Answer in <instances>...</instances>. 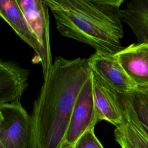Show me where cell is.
I'll list each match as a JSON object with an SVG mask.
<instances>
[{"instance_id":"cell-1","label":"cell","mask_w":148,"mask_h":148,"mask_svg":"<svg viewBox=\"0 0 148 148\" xmlns=\"http://www.w3.org/2000/svg\"><path fill=\"white\" fill-rule=\"evenodd\" d=\"M91 75L86 58H56L32 106V148L65 145L76 99Z\"/></svg>"},{"instance_id":"cell-2","label":"cell","mask_w":148,"mask_h":148,"mask_svg":"<svg viewBox=\"0 0 148 148\" xmlns=\"http://www.w3.org/2000/svg\"><path fill=\"white\" fill-rule=\"evenodd\" d=\"M57 30L96 51L115 54L123 47L120 6L123 0H44Z\"/></svg>"},{"instance_id":"cell-3","label":"cell","mask_w":148,"mask_h":148,"mask_svg":"<svg viewBox=\"0 0 148 148\" xmlns=\"http://www.w3.org/2000/svg\"><path fill=\"white\" fill-rule=\"evenodd\" d=\"M31 116L20 103L0 105V146L32 148Z\"/></svg>"},{"instance_id":"cell-4","label":"cell","mask_w":148,"mask_h":148,"mask_svg":"<svg viewBox=\"0 0 148 148\" xmlns=\"http://www.w3.org/2000/svg\"><path fill=\"white\" fill-rule=\"evenodd\" d=\"M87 60L93 75L110 90L123 95L131 93L138 87L115 54L95 51Z\"/></svg>"},{"instance_id":"cell-5","label":"cell","mask_w":148,"mask_h":148,"mask_svg":"<svg viewBox=\"0 0 148 148\" xmlns=\"http://www.w3.org/2000/svg\"><path fill=\"white\" fill-rule=\"evenodd\" d=\"M94 106L92 73L82 88L76 99L66 137L65 145L74 146L87 131L98 123Z\"/></svg>"},{"instance_id":"cell-6","label":"cell","mask_w":148,"mask_h":148,"mask_svg":"<svg viewBox=\"0 0 148 148\" xmlns=\"http://www.w3.org/2000/svg\"><path fill=\"white\" fill-rule=\"evenodd\" d=\"M0 15L20 38L34 50L35 57L34 61L40 64L43 77H46L53 63L47 57L38 38L24 16L17 0H1Z\"/></svg>"},{"instance_id":"cell-7","label":"cell","mask_w":148,"mask_h":148,"mask_svg":"<svg viewBox=\"0 0 148 148\" xmlns=\"http://www.w3.org/2000/svg\"><path fill=\"white\" fill-rule=\"evenodd\" d=\"M28 69L14 61H0V105L20 103L28 86Z\"/></svg>"},{"instance_id":"cell-8","label":"cell","mask_w":148,"mask_h":148,"mask_svg":"<svg viewBox=\"0 0 148 148\" xmlns=\"http://www.w3.org/2000/svg\"><path fill=\"white\" fill-rule=\"evenodd\" d=\"M115 56L135 85L148 89V43L131 44Z\"/></svg>"},{"instance_id":"cell-9","label":"cell","mask_w":148,"mask_h":148,"mask_svg":"<svg viewBox=\"0 0 148 148\" xmlns=\"http://www.w3.org/2000/svg\"><path fill=\"white\" fill-rule=\"evenodd\" d=\"M17 2L47 57L52 60L49 39V7L44 0H17Z\"/></svg>"},{"instance_id":"cell-10","label":"cell","mask_w":148,"mask_h":148,"mask_svg":"<svg viewBox=\"0 0 148 148\" xmlns=\"http://www.w3.org/2000/svg\"><path fill=\"white\" fill-rule=\"evenodd\" d=\"M117 97L123 115V123L116 127L132 148H148V135L139 122L128 94H119Z\"/></svg>"},{"instance_id":"cell-11","label":"cell","mask_w":148,"mask_h":148,"mask_svg":"<svg viewBox=\"0 0 148 148\" xmlns=\"http://www.w3.org/2000/svg\"><path fill=\"white\" fill-rule=\"evenodd\" d=\"M94 106L98 121L105 120L116 127L123 123L122 111L117 94L104 86L92 74Z\"/></svg>"},{"instance_id":"cell-12","label":"cell","mask_w":148,"mask_h":148,"mask_svg":"<svg viewBox=\"0 0 148 148\" xmlns=\"http://www.w3.org/2000/svg\"><path fill=\"white\" fill-rule=\"evenodd\" d=\"M120 17L135 35L137 43H148V0H132L120 10Z\"/></svg>"},{"instance_id":"cell-13","label":"cell","mask_w":148,"mask_h":148,"mask_svg":"<svg viewBox=\"0 0 148 148\" xmlns=\"http://www.w3.org/2000/svg\"><path fill=\"white\" fill-rule=\"evenodd\" d=\"M128 94L138 119L148 135V89L137 87Z\"/></svg>"},{"instance_id":"cell-14","label":"cell","mask_w":148,"mask_h":148,"mask_svg":"<svg viewBox=\"0 0 148 148\" xmlns=\"http://www.w3.org/2000/svg\"><path fill=\"white\" fill-rule=\"evenodd\" d=\"M74 148H103L95 136L94 129L85 132L76 142Z\"/></svg>"},{"instance_id":"cell-15","label":"cell","mask_w":148,"mask_h":148,"mask_svg":"<svg viewBox=\"0 0 148 148\" xmlns=\"http://www.w3.org/2000/svg\"><path fill=\"white\" fill-rule=\"evenodd\" d=\"M115 140L119 143L121 148H132L127 140L117 131H114Z\"/></svg>"},{"instance_id":"cell-16","label":"cell","mask_w":148,"mask_h":148,"mask_svg":"<svg viewBox=\"0 0 148 148\" xmlns=\"http://www.w3.org/2000/svg\"><path fill=\"white\" fill-rule=\"evenodd\" d=\"M62 148H74V146H66V145H64Z\"/></svg>"}]
</instances>
